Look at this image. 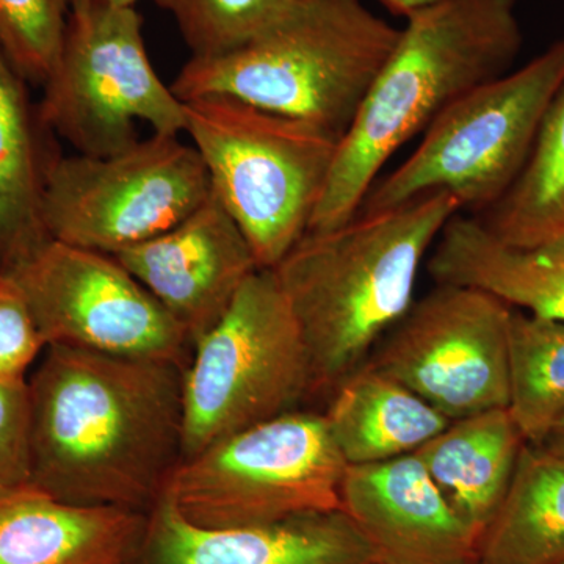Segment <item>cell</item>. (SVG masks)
<instances>
[{"label":"cell","instance_id":"cell-1","mask_svg":"<svg viewBox=\"0 0 564 564\" xmlns=\"http://www.w3.org/2000/svg\"><path fill=\"white\" fill-rule=\"evenodd\" d=\"M184 367L52 345L29 380L31 484L148 514L182 462Z\"/></svg>","mask_w":564,"mask_h":564},{"label":"cell","instance_id":"cell-2","mask_svg":"<svg viewBox=\"0 0 564 564\" xmlns=\"http://www.w3.org/2000/svg\"><path fill=\"white\" fill-rule=\"evenodd\" d=\"M404 20L339 141L307 232L352 220L392 155L456 99L508 73L521 52L516 0H437Z\"/></svg>","mask_w":564,"mask_h":564},{"label":"cell","instance_id":"cell-3","mask_svg":"<svg viewBox=\"0 0 564 564\" xmlns=\"http://www.w3.org/2000/svg\"><path fill=\"white\" fill-rule=\"evenodd\" d=\"M459 212L454 196L433 193L358 214L328 231L304 234L270 269L302 329L313 392L334 391L408 314L426 254Z\"/></svg>","mask_w":564,"mask_h":564},{"label":"cell","instance_id":"cell-4","mask_svg":"<svg viewBox=\"0 0 564 564\" xmlns=\"http://www.w3.org/2000/svg\"><path fill=\"white\" fill-rule=\"evenodd\" d=\"M399 33L362 0H313L239 50L192 57L172 90L182 102L228 96L343 139Z\"/></svg>","mask_w":564,"mask_h":564},{"label":"cell","instance_id":"cell-5","mask_svg":"<svg viewBox=\"0 0 564 564\" xmlns=\"http://www.w3.org/2000/svg\"><path fill=\"white\" fill-rule=\"evenodd\" d=\"M184 104L185 133L212 192L242 229L259 269H273L310 229L340 139L228 96Z\"/></svg>","mask_w":564,"mask_h":564},{"label":"cell","instance_id":"cell-6","mask_svg":"<svg viewBox=\"0 0 564 564\" xmlns=\"http://www.w3.org/2000/svg\"><path fill=\"white\" fill-rule=\"evenodd\" d=\"M564 82V39L474 88L429 126L421 143L375 182L358 214L448 193L462 210H489L524 172L545 110Z\"/></svg>","mask_w":564,"mask_h":564},{"label":"cell","instance_id":"cell-7","mask_svg":"<svg viewBox=\"0 0 564 564\" xmlns=\"http://www.w3.org/2000/svg\"><path fill=\"white\" fill-rule=\"evenodd\" d=\"M310 392V355L291 304L273 270H256L193 347L182 388V462L296 410Z\"/></svg>","mask_w":564,"mask_h":564},{"label":"cell","instance_id":"cell-8","mask_svg":"<svg viewBox=\"0 0 564 564\" xmlns=\"http://www.w3.org/2000/svg\"><path fill=\"white\" fill-rule=\"evenodd\" d=\"M347 467L325 415L293 410L182 462L163 497L203 529L270 524L340 510Z\"/></svg>","mask_w":564,"mask_h":564},{"label":"cell","instance_id":"cell-9","mask_svg":"<svg viewBox=\"0 0 564 564\" xmlns=\"http://www.w3.org/2000/svg\"><path fill=\"white\" fill-rule=\"evenodd\" d=\"M135 7L70 9L57 62L43 85L41 120L77 154L107 158L152 133L185 132V104L155 73Z\"/></svg>","mask_w":564,"mask_h":564},{"label":"cell","instance_id":"cell-10","mask_svg":"<svg viewBox=\"0 0 564 564\" xmlns=\"http://www.w3.org/2000/svg\"><path fill=\"white\" fill-rule=\"evenodd\" d=\"M210 195L196 148L152 133L107 158L58 154L47 173L43 220L52 240L115 256L169 231Z\"/></svg>","mask_w":564,"mask_h":564},{"label":"cell","instance_id":"cell-11","mask_svg":"<svg viewBox=\"0 0 564 564\" xmlns=\"http://www.w3.org/2000/svg\"><path fill=\"white\" fill-rule=\"evenodd\" d=\"M7 274L20 288L44 347L187 369L193 352L187 334L113 256L51 240Z\"/></svg>","mask_w":564,"mask_h":564},{"label":"cell","instance_id":"cell-12","mask_svg":"<svg viewBox=\"0 0 564 564\" xmlns=\"http://www.w3.org/2000/svg\"><path fill=\"white\" fill-rule=\"evenodd\" d=\"M511 311L480 289L436 284L414 302L367 362L451 421L508 408Z\"/></svg>","mask_w":564,"mask_h":564},{"label":"cell","instance_id":"cell-13","mask_svg":"<svg viewBox=\"0 0 564 564\" xmlns=\"http://www.w3.org/2000/svg\"><path fill=\"white\" fill-rule=\"evenodd\" d=\"M113 258L180 323L193 347L259 270L242 229L214 192L169 231Z\"/></svg>","mask_w":564,"mask_h":564},{"label":"cell","instance_id":"cell-14","mask_svg":"<svg viewBox=\"0 0 564 564\" xmlns=\"http://www.w3.org/2000/svg\"><path fill=\"white\" fill-rule=\"evenodd\" d=\"M340 510L380 564H475L478 538L414 454L348 466Z\"/></svg>","mask_w":564,"mask_h":564},{"label":"cell","instance_id":"cell-15","mask_svg":"<svg viewBox=\"0 0 564 564\" xmlns=\"http://www.w3.org/2000/svg\"><path fill=\"white\" fill-rule=\"evenodd\" d=\"M132 564H380L343 510L270 524L203 529L166 497L147 514Z\"/></svg>","mask_w":564,"mask_h":564},{"label":"cell","instance_id":"cell-16","mask_svg":"<svg viewBox=\"0 0 564 564\" xmlns=\"http://www.w3.org/2000/svg\"><path fill=\"white\" fill-rule=\"evenodd\" d=\"M429 259L436 284L480 289L522 313L564 323V225L529 247H514L462 212L444 226Z\"/></svg>","mask_w":564,"mask_h":564},{"label":"cell","instance_id":"cell-17","mask_svg":"<svg viewBox=\"0 0 564 564\" xmlns=\"http://www.w3.org/2000/svg\"><path fill=\"white\" fill-rule=\"evenodd\" d=\"M144 524L137 511L11 489L0 492V564H132Z\"/></svg>","mask_w":564,"mask_h":564},{"label":"cell","instance_id":"cell-18","mask_svg":"<svg viewBox=\"0 0 564 564\" xmlns=\"http://www.w3.org/2000/svg\"><path fill=\"white\" fill-rule=\"evenodd\" d=\"M29 82L0 47V272L10 273L51 242L43 220L47 173L58 152L32 101Z\"/></svg>","mask_w":564,"mask_h":564},{"label":"cell","instance_id":"cell-19","mask_svg":"<svg viewBox=\"0 0 564 564\" xmlns=\"http://www.w3.org/2000/svg\"><path fill=\"white\" fill-rule=\"evenodd\" d=\"M524 437L508 408L452 421L414 455L478 541L499 511Z\"/></svg>","mask_w":564,"mask_h":564},{"label":"cell","instance_id":"cell-20","mask_svg":"<svg viewBox=\"0 0 564 564\" xmlns=\"http://www.w3.org/2000/svg\"><path fill=\"white\" fill-rule=\"evenodd\" d=\"M323 415L348 466L414 454L452 422L370 362L334 388Z\"/></svg>","mask_w":564,"mask_h":564},{"label":"cell","instance_id":"cell-21","mask_svg":"<svg viewBox=\"0 0 564 564\" xmlns=\"http://www.w3.org/2000/svg\"><path fill=\"white\" fill-rule=\"evenodd\" d=\"M564 563V458L525 444L475 564Z\"/></svg>","mask_w":564,"mask_h":564},{"label":"cell","instance_id":"cell-22","mask_svg":"<svg viewBox=\"0 0 564 564\" xmlns=\"http://www.w3.org/2000/svg\"><path fill=\"white\" fill-rule=\"evenodd\" d=\"M480 221L514 247L538 243L564 225V82L545 110L524 172Z\"/></svg>","mask_w":564,"mask_h":564},{"label":"cell","instance_id":"cell-23","mask_svg":"<svg viewBox=\"0 0 564 564\" xmlns=\"http://www.w3.org/2000/svg\"><path fill=\"white\" fill-rule=\"evenodd\" d=\"M508 411L527 444L538 445L564 414V323L511 311Z\"/></svg>","mask_w":564,"mask_h":564},{"label":"cell","instance_id":"cell-24","mask_svg":"<svg viewBox=\"0 0 564 564\" xmlns=\"http://www.w3.org/2000/svg\"><path fill=\"white\" fill-rule=\"evenodd\" d=\"M169 11L193 58L239 50L313 0H154Z\"/></svg>","mask_w":564,"mask_h":564},{"label":"cell","instance_id":"cell-25","mask_svg":"<svg viewBox=\"0 0 564 564\" xmlns=\"http://www.w3.org/2000/svg\"><path fill=\"white\" fill-rule=\"evenodd\" d=\"M69 11V0H0V47L29 84L50 77Z\"/></svg>","mask_w":564,"mask_h":564},{"label":"cell","instance_id":"cell-26","mask_svg":"<svg viewBox=\"0 0 564 564\" xmlns=\"http://www.w3.org/2000/svg\"><path fill=\"white\" fill-rule=\"evenodd\" d=\"M31 484L29 381L0 377V492Z\"/></svg>","mask_w":564,"mask_h":564},{"label":"cell","instance_id":"cell-27","mask_svg":"<svg viewBox=\"0 0 564 564\" xmlns=\"http://www.w3.org/2000/svg\"><path fill=\"white\" fill-rule=\"evenodd\" d=\"M43 348L20 288L0 272V377L25 375Z\"/></svg>","mask_w":564,"mask_h":564},{"label":"cell","instance_id":"cell-28","mask_svg":"<svg viewBox=\"0 0 564 564\" xmlns=\"http://www.w3.org/2000/svg\"><path fill=\"white\" fill-rule=\"evenodd\" d=\"M378 2L397 17L406 18L414 11L423 9V7L432 6L437 0H378Z\"/></svg>","mask_w":564,"mask_h":564},{"label":"cell","instance_id":"cell-29","mask_svg":"<svg viewBox=\"0 0 564 564\" xmlns=\"http://www.w3.org/2000/svg\"><path fill=\"white\" fill-rule=\"evenodd\" d=\"M544 451L551 454L563 456L564 458V414L558 419V422L552 426L551 432L544 437L543 443L538 444Z\"/></svg>","mask_w":564,"mask_h":564},{"label":"cell","instance_id":"cell-30","mask_svg":"<svg viewBox=\"0 0 564 564\" xmlns=\"http://www.w3.org/2000/svg\"><path fill=\"white\" fill-rule=\"evenodd\" d=\"M139 0H69L70 9L87 6L135 7Z\"/></svg>","mask_w":564,"mask_h":564},{"label":"cell","instance_id":"cell-31","mask_svg":"<svg viewBox=\"0 0 564 564\" xmlns=\"http://www.w3.org/2000/svg\"><path fill=\"white\" fill-rule=\"evenodd\" d=\"M564 564V563H563Z\"/></svg>","mask_w":564,"mask_h":564}]
</instances>
